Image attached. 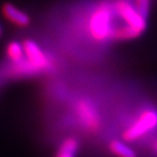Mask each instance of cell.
<instances>
[{"instance_id":"obj_12","label":"cell","mask_w":157,"mask_h":157,"mask_svg":"<svg viewBox=\"0 0 157 157\" xmlns=\"http://www.w3.org/2000/svg\"><path fill=\"white\" fill-rule=\"evenodd\" d=\"M2 36V27H1V25H0V37Z\"/></svg>"},{"instance_id":"obj_1","label":"cell","mask_w":157,"mask_h":157,"mask_svg":"<svg viewBox=\"0 0 157 157\" xmlns=\"http://www.w3.org/2000/svg\"><path fill=\"white\" fill-rule=\"evenodd\" d=\"M88 36L98 43L118 40L120 23L116 13L113 0H104L94 7L86 21Z\"/></svg>"},{"instance_id":"obj_3","label":"cell","mask_w":157,"mask_h":157,"mask_svg":"<svg viewBox=\"0 0 157 157\" xmlns=\"http://www.w3.org/2000/svg\"><path fill=\"white\" fill-rule=\"evenodd\" d=\"M157 130V108L145 106L141 108L123 128L121 136L127 143L136 142Z\"/></svg>"},{"instance_id":"obj_6","label":"cell","mask_w":157,"mask_h":157,"mask_svg":"<svg viewBox=\"0 0 157 157\" xmlns=\"http://www.w3.org/2000/svg\"><path fill=\"white\" fill-rule=\"evenodd\" d=\"M1 13L7 21L17 27H27L31 24V17L26 12L22 11L14 5L6 2L1 7Z\"/></svg>"},{"instance_id":"obj_4","label":"cell","mask_w":157,"mask_h":157,"mask_svg":"<svg viewBox=\"0 0 157 157\" xmlns=\"http://www.w3.org/2000/svg\"><path fill=\"white\" fill-rule=\"evenodd\" d=\"M74 113L78 123L88 132H97L101 124V113L92 101L82 98L74 106Z\"/></svg>"},{"instance_id":"obj_11","label":"cell","mask_w":157,"mask_h":157,"mask_svg":"<svg viewBox=\"0 0 157 157\" xmlns=\"http://www.w3.org/2000/svg\"><path fill=\"white\" fill-rule=\"evenodd\" d=\"M153 151H154L157 155V139L154 141V143H153Z\"/></svg>"},{"instance_id":"obj_9","label":"cell","mask_w":157,"mask_h":157,"mask_svg":"<svg viewBox=\"0 0 157 157\" xmlns=\"http://www.w3.org/2000/svg\"><path fill=\"white\" fill-rule=\"evenodd\" d=\"M6 56L9 59V61L11 63H17V62L22 61L25 58L24 54V48H23V44L17 40H12L9 42L6 46Z\"/></svg>"},{"instance_id":"obj_8","label":"cell","mask_w":157,"mask_h":157,"mask_svg":"<svg viewBox=\"0 0 157 157\" xmlns=\"http://www.w3.org/2000/svg\"><path fill=\"white\" fill-rule=\"evenodd\" d=\"M108 150L115 157H137L135 151L123 140H111Z\"/></svg>"},{"instance_id":"obj_10","label":"cell","mask_w":157,"mask_h":157,"mask_svg":"<svg viewBox=\"0 0 157 157\" xmlns=\"http://www.w3.org/2000/svg\"><path fill=\"white\" fill-rule=\"evenodd\" d=\"M137 7L141 12L144 13L146 17H150L151 8H152V0H131Z\"/></svg>"},{"instance_id":"obj_7","label":"cell","mask_w":157,"mask_h":157,"mask_svg":"<svg viewBox=\"0 0 157 157\" xmlns=\"http://www.w3.org/2000/svg\"><path fill=\"white\" fill-rule=\"evenodd\" d=\"M80 150V141L74 136L64 139L59 145L55 157H76Z\"/></svg>"},{"instance_id":"obj_2","label":"cell","mask_w":157,"mask_h":157,"mask_svg":"<svg viewBox=\"0 0 157 157\" xmlns=\"http://www.w3.org/2000/svg\"><path fill=\"white\" fill-rule=\"evenodd\" d=\"M113 6L120 23L119 42L133 40L146 32L148 17L141 12L131 0H113Z\"/></svg>"},{"instance_id":"obj_5","label":"cell","mask_w":157,"mask_h":157,"mask_svg":"<svg viewBox=\"0 0 157 157\" xmlns=\"http://www.w3.org/2000/svg\"><path fill=\"white\" fill-rule=\"evenodd\" d=\"M22 44L24 48L25 58L38 71L39 74L52 70L54 67L52 59L49 58L48 55L45 54V52L36 42L32 39H25Z\"/></svg>"}]
</instances>
